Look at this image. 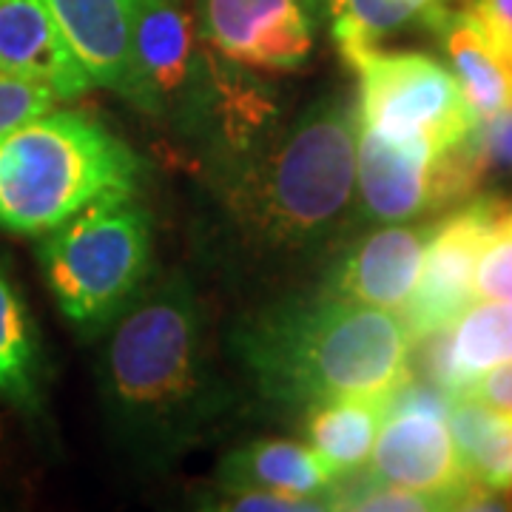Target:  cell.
Segmentation results:
<instances>
[{
  "label": "cell",
  "mask_w": 512,
  "mask_h": 512,
  "mask_svg": "<svg viewBox=\"0 0 512 512\" xmlns=\"http://www.w3.org/2000/svg\"><path fill=\"white\" fill-rule=\"evenodd\" d=\"M447 427L456 441L461 464L476 484L512 495V413L490 404L456 396L447 413Z\"/></svg>",
  "instance_id": "20"
},
{
  "label": "cell",
  "mask_w": 512,
  "mask_h": 512,
  "mask_svg": "<svg viewBox=\"0 0 512 512\" xmlns=\"http://www.w3.org/2000/svg\"><path fill=\"white\" fill-rule=\"evenodd\" d=\"M461 396H470V399L490 404L495 410L512 413V362H504V365H495L490 370H484L478 379H473V382L464 387Z\"/></svg>",
  "instance_id": "26"
},
{
  "label": "cell",
  "mask_w": 512,
  "mask_h": 512,
  "mask_svg": "<svg viewBox=\"0 0 512 512\" xmlns=\"http://www.w3.org/2000/svg\"><path fill=\"white\" fill-rule=\"evenodd\" d=\"M356 134V100L319 94L248 157L200 174L202 265L231 291L265 299L322 274L359 225Z\"/></svg>",
  "instance_id": "1"
},
{
  "label": "cell",
  "mask_w": 512,
  "mask_h": 512,
  "mask_svg": "<svg viewBox=\"0 0 512 512\" xmlns=\"http://www.w3.org/2000/svg\"><path fill=\"white\" fill-rule=\"evenodd\" d=\"M92 86L120 92L140 0H43Z\"/></svg>",
  "instance_id": "15"
},
{
  "label": "cell",
  "mask_w": 512,
  "mask_h": 512,
  "mask_svg": "<svg viewBox=\"0 0 512 512\" xmlns=\"http://www.w3.org/2000/svg\"><path fill=\"white\" fill-rule=\"evenodd\" d=\"M421 20L441 43L450 72L456 74L461 94L478 120L512 103V72L467 9H450L439 0Z\"/></svg>",
  "instance_id": "16"
},
{
  "label": "cell",
  "mask_w": 512,
  "mask_h": 512,
  "mask_svg": "<svg viewBox=\"0 0 512 512\" xmlns=\"http://www.w3.org/2000/svg\"><path fill=\"white\" fill-rule=\"evenodd\" d=\"M46 367L29 305L0 262V399L35 419L43 413Z\"/></svg>",
  "instance_id": "18"
},
{
  "label": "cell",
  "mask_w": 512,
  "mask_h": 512,
  "mask_svg": "<svg viewBox=\"0 0 512 512\" xmlns=\"http://www.w3.org/2000/svg\"><path fill=\"white\" fill-rule=\"evenodd\" d=\"M507 197L478 191L470 200L441 211L421 259L419 279L399 311L410 342L447 328L473 302V276L484 239Z\"/></svg>",
  "instance_id": "9"
},
{
  "label": "cell",
  "mask_w": 512,
  "mask_h": 512,
  "mask_svg": "<svg viewBox=\"0 0 512 512\" xmlns=\"http://www.w3.org/2000/svg\"><path fill=\"white\" fill-rule=\"evenodd\" d=\"M350 69L359 74V126L390 140H424L436 151L461 143L478 117L467 106L456 74L421 52L359 55Z\"/></svg>",
  "instance_id": "7"
},
{
  "label": "cell",
  "mask_w": 512,
  "mask_h": 512,
  "mask_svg": "<svg viewBox=\"0 0 512 512\" xmlns=\"http://www.w3.org/2000/svg\"><path fill=\"white\" fill-rule=\"evenodd\" d=\"M461 146L481 191L487 183L512 180V103L490 117H481Z\"/></svg>",
  "instance_id": "21"
},
{
  "label": "cell",
  "mask_w": 512,
  "mask_h": 512,
  "mask_svg": "<svg viewBox=\"0 0 512 512\" xmlns=\"http://www.w3.org/2000/svg\"><path fill=\"white\" fill-rule=\"evenodd\" d=\"M57 94L35 80L0 72V137L43 111L55 109Z\"/></svg>",
  "instance_id": "24"
},
{
  "label": "cell",
  "mask_w": 512,
  "mask_h": 512,
  "mask_svg": "<svg viewBox=\"0 0 512 512\" xmlns=\"http://www.w3.org/2000/svg\"><path fill=\"white\" fill-rule=\"evenodd\" d=\"M325 0H200L197 37L245 69L296 72L311 60Z\"/></svg>",
  "instance_id": "10"
},
{
  "label": "cell",
  "mask_w": 512,
  "mask_h": 512,
  "mask_svg": "<svg viewBox=\"0 0 512 512\" xmlns=\"http://www.w3.org/2000/svg\"><path fill=\"white\" fill-rule=\"evenodd\" d=\"M140 157L97 117L43 111L0 137V228L43 237L111 194H137Z\"/></svg>",
  "instance_id": "4"
},
{
  "label": "cell",
  "mask_w": 512,
  "mask_h": 512,
  "mask_svg": "<svg viewBox=\"0 0 512 512\" xmlns=\"http://www.w3.org/2000/svg\"><path fill=\"white\" fill-rule=\"evenodd\" d=\"M208 510L222 512H322L325 504L299 498V495L262 490V487H234V484H217L205 504Z\"/></svg>",
  "instance_id": "23"
},
{
  "label": "cell",
  "mask_w": 512,
  "mask_h": 512,
  "mask_svg": "<svg viewBox=\"0 0 512 512\" xmlns=\"http://www.w3.org/2000/svg\"><path fill=\"white\" fill-rule=\"evenodd\" d=\"M512 362V302L473 299L447 328L413 342L410 373L453 396L484 370Z\"/></svg>",
  "instance_id": "13"
},
{
  "label": "cell",
  "mask_w": 512,
  "mask_h": 512,
  "mask_svg": "<svg viewBox=\"0 0 512 512\" xmlns=\"http://www.w3.org/2000/svg\"><path fill=\"white\" fill-rule=\"evenodd\" d=\"M0 72L18 74L74 100L92 89L43 0H0Z\"/></svg>",
  "instance_id": "14"
},
{
  "label": "cell",
  "mask_w": 512,
  "mask_h": 512,
  "mask_svg": "<svg viewBox=\"0 0 512 512\" xmlns=\"http://www.w3.org/2000/svg\"><path fill=\"white\" fill-rule=\"evenodd\" d=\"M461 9L476 18L481 32L512 72V0H464Z\"/></svg>",
  "instance_id": "25"
},
{
  "label": "cell",
  "mask_w": 512,
  "mask_h": 512,
  "mask_svg": "<svg viewBox=\"0 0 512 512\" xmlns=\"http://www.w3.org/2000/svg\"><path fill=\"white\" fill-rule=\"evenodd\" d=\"M305 413V436L316 456L336 478L362 473L379 436L387 399L384 396H348L313 404Z\"/></svg>",
  "instance_id": "19"
},
{
  "label": "cell",
  "mask_w": 512,
  "mask_h": 512,
  "mask_svg": "<svg viewBox=\"0 0 512 512\" xmlns=\"http://www.w3.org/2000/svg\"><path fill=\"white\" fill-rule=\"evenodd\" d=\"M222 69L225 57L197 37L185 0H140L117 94L197 157L220 103Z\"/></svg>",
  "instance_id": "6"
},
{
  "label": "cell",
  "mask_w": 512,
  "mask_h": 512,
  "mask_svg": "<svg viewBox=\"0 0 512 512\" xmlns=\"http://www.w3.org/2000/svg\"><path fill=\"white\" fill-rule=\"evenodd\" d=\"M436 157L424 140H390L373 128L356 134V214L359 225H390L439 214Z\"/></svg>",
  "instance_id": "12"
},
{
  "label": "cell",
  "mask_w": 512,
  "mask_h": 512,
  "mask_svg": "<svg viewBox=\"0 0 512 512\" xmlns=\"http://www.w3.org/2000/svg\"><path fill=\"white\" fill-rule=\"evenodd\" d=\"M365 476L427 495L439 510H510V498L467 476L447 419L413 410L384 413Z\"/></svg>",
  "instance_id": "8"
},
{
  "label": "cell",
  "mask_w": 512,
  "mask_h": 512,
  "mask_svg": "<svg viewBox=\"0 0 512 512\" xmlns=\"http://www.w3.org/2000/svg\"><path fill=\"white\" fill-rule=\"evenodd\" d=\"M151 214L137 194H111L43 234L37 259L57 308L83 339L126 313L151 279Z\"/></svg>",
  "instance_id": "5"
},
{
  "label": "cell",
  "mask_w": 512,
  "mask_h": 512,
  "mask_svg": "<svg viewBox=\"0 0 512 512\" xmlns=\"http://www.w3.org/2000/svg\"><path fill=\"white\" fill-rule=\"evenodd\" d=\"M473 299L512 302V200L498 211L473 276Z\"/></svg>",
  "instance_id": "22"
},
{
  "label": "cell",
  "mask_w": 512,
  "mask_h": 512,
  "mask_svg": "<svg viewBox=\"0 0 512 512\" xmlns=\"http://www.w3.org/2000/svg\"><path fill=\"white\" fill-rule=\"evenodd\" d=\"M225 348L265 402L308 410L348 396H390L410 376L402 316L325 293H282L245 311Z\"/></svg>",
  "instance_id": "3"
},
{
  "label": "cell",
  "mask_w": 512,
  "mask_h": 512,
  "mask_svg": "<svg viewBox=\"0 0 512 512\" xmlns=\"http://www.w3.org/2000/svg\"><path fill=\"white\" fill-rule=\"evenodd\" d=\"M436 220L439 217L433 214L410 222H390L350 237L319 274L316 291L399 313L416 288Z\"/></svg>",
  "instance_id": "11"
},
{
  "label": "cell",
  "mask_w": 512,
  "mask_h": 512,
  "mask_svg": "<svg viewBox=\"0 0 512 512\" xmlns=\"http://www.w3.org/2000/svg\"><path fill=\"white\" fill-rule=\"evenodd\" d=\"M217 484L262 487L276 493L299 495L333 510V493L339 478L316 456L311 444L288 439H259L237 447L222 458Z\"/></svg>",
  "instance_id": "17"
},
{
  "label": "cell",
  "mask_w": 512,
  "mask_h": 512,
  "mask_svg": "<svg viewBox=\"0 0 512 512\" xmlns=\"http://www.w3.org/2000/svg\"><path fill=\"white\" fill-rule=\"evenodd\" d=\"M100 342L103 419L140 470L174 467L234 413V393L211 356L205 305L183 271L148 279Z\"/></svg>",
  "instance_id": "2"
}]
</instances>
